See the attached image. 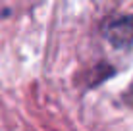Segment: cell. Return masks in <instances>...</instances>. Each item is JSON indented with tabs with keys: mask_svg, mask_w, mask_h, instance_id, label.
Masks as SVG:
<instances>
[{
	"mask_svg": "<svg viewBox=\"0 0 133 131\" xmlns=\"http://www.w3.org/2000/svg\"><path fill=\"white\" fill-rule=\"evenodd\" d=\"M104 35H106L108 43L116 48L131 46L133 44V13L110 21L104 27Z\"/></svg>",
	"mask_w": 133,
	"mask_h": 131,
	"instance_id": "6da1fadb",
	"label": "cell"
}]
</instances>
